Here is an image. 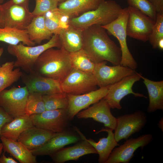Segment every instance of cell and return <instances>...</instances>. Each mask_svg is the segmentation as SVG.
I'll return each mask as SVG.
<instances>
[{
	"label": "cell",
	"mask_w": 163,
	"mask_h": 163,
	"mask_svg": "<svg viewBox=\"0 0 163 163\" xmlns=\"http://www.w3.org/2000/svg\"><path fill=\"white\" fill-rule=\"evenodd\" d=\"M102 0H67L59 4L58 8L70 18L75 17L96 9Z\"/></svg>",
	"instance_id": "obj_22"
},
{
	"label": "cell",
	"mask_w": 163,
	"mask_h": 163,
	"mask_svg": "<svg viewBox=\"0 0 163 163\" xmlns=\"http://www.w3.org/2000/svg\"><path fill=\"white\" fill-rule=\"evenodd\" d=\"M158 126L159 128H160L162 132L163 131V118L162 117L159 120L158 124Z\"/></svg>",
	"instance_id": "obj_41"
},
{
	"label": "cell",
	"mask_w": 163,
	"mask_h": 163,
	"mask_svg": "<svg viewBox=\"0 0 163 163\" xmlns=\"http://www.w3.org/2000/svg\"><path fill=\"white\" fill-rule=\"evenodd\" d=\"M153 139V136L151 134L127 139L123 144L113 149L105 163H129L138 148L140 147L142 150Z\"/></svg>",
	"instance_id": "obj_14"
},
{
	"label": "cell",
	"mask_w": 163,
	"mask_h": 163,
	"mask_svg": "<svg viewBox=\"0 0 163 163\" xmlns=\"http://www.w3.org/2000/svg\"><path fill=\"white\" fill-rule=\"evenodd\" d=\"M69 53L72 68L92 73L96 63L82 49Z\"/></svg>",
	"instance_id": "obj_30"
},
{
	"label": "cell",
	"mask_w": 163,
	"mask_h": 163,
	"mask_svg": "<svg viewBox=\"0 0 163 163\" xmlns=\"http://www.w3.org/2000/svg\"><path fill=\"white\" fill-rule=\"evenodd\" d=\"M34 125L30 116L25 114L14 118L2 127L0 136L17 141L20 135L26 129Z\"/></svg>",
	"instance_id": "obj_25"
},
{
	"label": "cell",
	"mask_w": 163,
	"mask_h": 163,
	"mask_svg": "<svg viewBox=\"0 0 163 163\" xmlns=\"http://www.w3.org/2000/svg\"><path fill=\"white\" fill-rule=\"evenodd\" d=\"M12 3L29 8V0H10Z\"/></svg>",
	"instance_id": "obj_40"
},
{
	"label": "cell",
	"mask_w": 163,
	"mask_h": 163,
	"mask_svg": "<svg viewBox=\"0 0 163 163\" xmlns=\"http://www.w3.org/2000/svg\"><path fill=\"white\" fill-rule=\"evenodd\" d=\"M61 47L58 35L53 34L48 41L43 44L29 46L21 43L16 45H9L7 51L10 54L16 57L14 67L21 68L29 73L33 72L37 59L43 52L50 48Z\"/></svg>",
	"instance_id": "obj_4"
},
{
	"label": "cell",
	"mask_w": 163,
	"mask_h": 163,
	"mask_svg": "<svg viewBox=\"0 0 163 163\" xmlns=\"http://www.w3.org/2000/svg\"><path fill=\"white\" fill-rule=\"evenodd\" d=\"M72 68L69 53L62 47L51 48L38 57L32 72L61 82Z\"/></svg>",
	"instance_id": "obj_2"
},
{
	"label": "cell",
	"mask_w": 163,
	"mask_h": 163,
	"mask_svg": "<svg viewBox=\"0 0 163 163\" xmlns=\"http://www.w3.org/2000/svg\"><path fill=\"white\" fill-rule=\"evenodd\" d=\"M26 30L30 39L38 44L45 40H49L53 35L46 26L44 14L34 17Z\"/></svg>",
	"instance_id": "obj_27"
},
{
	"label": "cell",
	"mask_w": 163,
	"mask_h": 163,
	"mask_svg": "<svg viewBox=\"0 0 163 163\" xmlns=\"http://www.w3.org/2000/svg\"><path fill=\"white\" fill-rule=\"evenodd\" d=\"M157 13H163V0H149Z\"/></svg>",
	"instance_id": "obj_38"
},
{
	"label": "cell",
	"mask_w": 163,
	"mask_h": 163,
	"mask_svg": "<svg viewBox=\"0 0 163 163\" xmlns=\"http://www.w3.org/2000/svg\"><path fill=\"white\" fill-rule=\"evenodd\" d=\"M122 8L114 1L102 0L96 9L70 18L69 25L82 30L93 25H105L115 20Z\"/></svg>",
	"instance_id": "obj_3"
},
{
	"label": "cell",
	"mask_w": 163,
	"mask_h": 163,
	"mask_svg": "<svg viewBox=\"0 0 163 163\" xmlns=\"http://www.w3.org/2000/svg\"><path fill=\"white\" fill-rule=\"evenodd\" d=\"M23 81L29 92H37L44 95L62 92L61 82L34 72L24 76Z\"/></svg>",
	"instance_id": "obj_18"
},
{
	"label": "cell",
	"mask_w": 163,
	"mask_h": 163,
	"mask_svg": "<svg viewBox=\"0 0 163 163\" xmlns=\"http://www.w3.org/2000/svg\"><path fill=\"white\" fill-rule=\"evenodd\" d=\"M0 27H3L2 22V7L1 4H0Z\"/></svg>",
	"instance_id": "obj_43"
},
{
	"label": "cell",
	"mask_w": 163,
	"mask_h": 163,
	"mask_svg": "<svg viewBox=\"0 0 163 163\" xmlns=\"http://www.w3.org/2000/svg\"><path fill=\"white\" fill-rule=\"evenodd\" d=\"M83 30L70 25L62 30L58 34L61 47L69 53L82 49Z\"/></svg>",
	"instance_id": "obj_24"
},
{
	"label": "cell",
	"mask_w": 163,
	"mask_h": 163,
	"mask_svg": "<svg viewBox=\"0 0 163 163\" xmlns=\"http://www.w3.org/2000/svg\"><path fill=\"white\" fill-rule=\"evenodd\" d=\"M147 89L149 102L147 111L152 113L163 110V81H155L142 77Z\"/></svg>",
	"instance_id": "obj_26"
},
{
	"label": "cell",
	"mask_w": 163,
	"mask_h": 163,
	"mask_svg": "<svg viewBox=\"0 0 163 163\" xmlns=\"http://www.w3.org/2000/svg\"><path fill=\"white\" fill-rule=\"evenodd\" d=\"M0 163H18V162L11 157H7L4 152L0 156Z\"/></svg>",
	"instance_id": "obj_39"
},
{
	"label": "cell",
	"mask_w": 163,
	"mask_h": 163,
	"mask_svg": "<svg viewBox=\"0 0 163 163\" xmlns=\"http://www.w3.org/2000/svg\"><path fill=\"white\" fill-rule=\"evenodd\" d=\"M3 27L26 30L34 17L29 8L14 4L9 1L1 4Z\"/></svg>",
	"instance_id": "obj_11"
},
{
	"label": "cell",
	"mask_w": 163,
	"mask_h": 163,
	"mask_svg": "<svg viewBox=\"0 0 163 163\" xmlns=\"http://www.w3.org/2000/svg\"><path fill=\"white\" fill-rule=\"evenodd\" d=\"M111 108L103 99L88 108L79 112L76 115L79 119H92L102 123L105 127L114 130L115 128L117 118L112 114Z\"/></svg>",
	"instance_id": "obj_17"
},
{
	"label": "cell",
	"mask_w": 163,
	"mask_h": 163,
	"mask_svg": "<svg viewBox=\"0 0 163 163\" xmlns=\"http://www.w3.org/2000/svg\"><path fill=\"white\" fill-rule=\"evenodd\" d=\"M30 117L34 126L54 133L61 132L72 127L67 109L46 110Z\"/></svg>",
	"instance_id": "obj_6"
},
{
	"label": "cell",
	"mask_w": 163,
	"mask_h": 163,
	"mask_svg": "<svg viewBox=\"0 0 163 163\" xmlns=\"http://www.w3.org/2000/svg\"><path fill=\"white\" fill-rule=\"evenodd\" d=\"M97 84L92 73L72 68L61 82L63 92L67 94H81L95 90Z\"/></svg>",
	"instance_id": "obj_9"
},
{
	"label": "cell",
	"mask_w": 163,
	"mask_h": 163,
	"mask_svg": "<svg viewBox=\"0 0 163 163\" xmlns=\"http://www.w3.org/2000/svg\"><path fill=\"white\" fill-rule=\"evenodd\" d=\"M4 2V0H0V4H1L3 3Z\"/></svg>",
	"instance_id": "obj_47"
},
{
	"label": "cell",
	"mask_w": 163,
	"mask_h": 163,
	"mask_svg": "<svg viewBox=\"0 0 163 163\" xmlns=\"http://www.w3.org/2000/svg\"><path fill=\"white\" fill-rule=\"evenodd\" d=\"M104 61L95 64L92 73L97 86L104 87L113 85L136 72L120 65L110 66Z\"/></svg>",
	"instance_id": "obj_13"
},
{
	"label": "cell",
	"mask_w": 163,
	"mask_h": 163,
	"mask_svg": "<svg viewBox=\"0 0 163 163\" xmlns=\"http://www.w3.org/2000/svg\"><path fill=\"white\" fill-rule=\"evenodd\" d=\"M158 48L161 50H163V39L159 40L158 44Z\"/></svg>",
	"instance_id": "obj_42"
},
{
	"label": "cell",
	"mask_w": 163,
	"mask_h": 163,
	"mask_svg": "<svg viewBox=\"0 0 163 163\" xmlns=\"http://www.w3.org/2000/svg\"><path fill=\"white\" fill-rule=\"evenodd\" d=\"M82 140L79 135L72 126L68 129L57 133L43 145L30 151L36 156H51L65 146L76 143Z\"/></svg>",
	"instance_id": "obj_15"
},
{
	"label": "cell",
	"mask_w": 163,
	"mask_h": 163,
	"mask_svg": "<svg viewBox=\"0 0 163 163\" xmlns=\"http://www.w3.org/2000/svg\"><path fill=\"white\" fill-rule=\"evenodd\" d=\"M29 93L25 86L5 89L0 93V107L13 118L24 115Z\"/></svg>",
	"instance_id": "obj_10"
},
{
	"label": "cell",
	"mask_w": 163,
	"mask_h": 163,
	"mask_svg": "<svg viewBox=\"0 0 163 163\" xmlns=\"http://www.w3.org/2000/svg\"><path fill=\"white\" fill-rule=\"evenodd\" d=\"M4 152H7L21 163H36V156L30 150L21 143L0 136Z\"/></svg>",
	"instance_id": "obj_23"
},
{
	"label": "cell",
	"mask_w": 163,
	"mask_h": 163,
	"mask_svg": "<svg viewBox=\"0 0 163 163\" xmlns=\"http://www.w3.org/2000/svg\"><path fill=\"white\" fill-rule=\"evenodd\" d=\"M13 119L0 107V135L1 130L3 126L6 123L11 122Z\"/></svg>",
	"instance_id": "obj_37"
},
{
	"label": "cell",
	"mask_w": 163,
	"mask_h": 163,
	"mask_svg": "<svg viewBox=\"0 0 163 163\" xmlns=\"http://www.w3.org/2000/svg\"><path fill=\"white\" fill-rule=\"evenodd\" d=\"M92 154L97 153L87 141L82 139L73 146L63 147L50 157L55 163H63L70 160L77 161L83 156Z\"/></svg>",
	"instance_id": "obj_20"
},
{
	"label": "cell",
	"mask_w": 163,
	"mask_h": 163,
	"mask_svg": "<svg viewBox=\"0 0 163 163\" xmlns=\"http://www.w3.org/2000/svg\"><path fill=\"white\" fill-rule=\"evenodd\" d=\"M147 121L146 114L140 110L118 117L114 130L116 141L118 142L123 139L127 140L132 135L140 132Z\"/></svg>",
	"instance_id": "obj_12"
},
{
	"label": "cell",
	"mask_w": 163,
	"mask_h": 163,
	"mask_svg": "<svg viewBox=\"0 0 163 163\" xmlns=\"http://www.w3.org/2000/svg\"><path fill=\"white\" fill-rule=\"evenodd\" d=\"M4 48L3 47H0V58L4 52Z\"/></svg>",
	"instance_id": "obj_45"
},
{
	"label": "cell",
	"mask_w": 163,
	"mask_h": 163,
	"mask_svg": "<svg viewBox=\"0 0 163 163\" xmlns=\"http://www.w3.org/2000/svg\"><path fill=\"white\" fill-rule=\"evenodd\" d=\"M61 14V11L57 8L49 11L44 14L46 26L53 34L58 35L61 30L59 28Z\"/></svg>",
	"instance_id": "obj_33"
},
{
	"label": "cell",
	"mask_w": 163,
	"mask_h": 163,
	"mask_svg": "<svg viewBox=\"0 0 163 163\" xmlns=\"http://www.w3.org/2000/svg\"><path fill=\"white\" fill-rule=\"evenodd\" d=\"M57 133L34 126L24 131L17 141L31 150L43 145Z\"/></svg>",
	"instance_id": "obj_21"
},
{
	"label": "cell",
	"mask_w": 163,
	"mask_h": 163,
	"mask_svg": "<svg viewBox=\"0 0 163 163\" xmlns=\"http://www.w3.org/2000/svg\"><path fill=\"white\" fill-rule=\"evenodd\" d=\"M14 62H6L0 66V93L17 82L23 75L20 68L14 69Z\"/></svg>",
	"instance_id": "obj_29"
},
{
	"label": "cell",
	"mask_w": 163,
	"mask_h": 163,
	"mask_svg": "<svg viewBox=\"0 0 163 163\" xmlns=\"http://www.w3.org/2000/svg\"><path fill=\"white\" fill-rule=\"evenodd\" d=\"M109 86L100 88L99 89L81 94H68L69 105L67 110L70 120H72L81 111L103 98L108 92Z\"/></svg>",
	"instance_id": "obj_16"
},
{
	"label": "cell",
	"mask_w": 163,
	"mask_h": 163,
	"mask_svg": "<svg viewBox=\"0 0 163 163\" xmlns=\"http://www.w3.org/2000/svg\"><path fill=\"white\" fill-rule=\"evenodd\" d=\"M127 18V7L122 8L117 18L114 21L102 26L108 33L116 37L119 43L121 53L120 65L135 70L137 67V64L127 43L126 27Z\"/></svg>",
	"instance_id": "obj_5"
},
{
	"label": "cell",
	"mask_w": 163,
	"mask_h": 163,
	"mask_svg": "<svg viewBox=\"0 0 163 163\" xmlns=\"http://www.w3.org/2000/svg\"><path fill=\"white\" fill-rule=\"evenodd\" d=\"M163 39V13H157L156 18L149 41L153 49L158 48V44Z\"/></svg>",
	"instance_id": "obj_34"
},
{
	"label": "cell",
	"mask_w": 163,
	"mask_h": 163,
	"mask_svg": "<svg viewBox=\"0 0 163 163\" xmlns=\"http://www.w3.org/2000/svg\"><path fill=\"white\" fill-rule=\"evenodd\" d=\"M46 110L67 109L69 105L68 94L64 92L43 95Z\"/></svg>",
	"instance_id": "obj_31"
},
{
	"label": "cell",
	"mask_w": 163,
	"mask_h": 163,
	"mask_svg": "<svg viewBox=\"0 0 163 163\" xmlns=\"http://www.w3.org/2000/svg\"><path fill=\"white\" fill-rule=\"evenodd\" d=\"M129 6L135 8L155 21L157 13L149 0H126Z\"/></svg>",
	"instance_id": "obj_35"
},
{
	"label": "cell",
	"mask_w": 163,
	"mask_h": 163,
	"mask_svg": "<svg viewBox=\"0 0 163 163\" xmlns=\"http://www.w3.org/2000/svg\"><path fill=\"white\" fill-rule=\"evenodd\" d=\"M36 5L32 13L35 17L44 14L47 12L58 8L56 0H35Z\"/></svg>",
	"instance_id": "obj_36"
},
{
	"label": "cell",
	"mask_w": 163,
	"mask_h": 163,
	"mask_svg": "<svg viewBox=\"0 0 163 163\" xmlns=\"http://www.w3.org/2000/svg\"><path fill=\"white\" fill-rule=\"evenodd\" d=\"M142 76L141 73L136 72L109 86L108 92L103 99L111 109H121V101L129 94H132L135 97L147 98L143 94L134 92L132 89L134 84L141 79Z\"/></svg>",
	"instance_id": "obj_8"
},
{
	"label": "cell",
	"mask_w": 163,
	"mask_h": 163,
	"mask_svg": "<svg viewBox=\"0 0 163 163\" xmlns=\"http://www.w3.org/2000/svg\"><path fill=\"white\" fill-rule=\"evenodd\" d=\"M45 110L43 95L37 92H29L25 107V114L30 116L41 113Z\"/></svg>",
	"instance_id": "obj_32"
},
{
	"label": "cell",
	"mask_w": 163,
	"mask_h": 163,
	"mask_svg": "<svg viewBox=\"0 0 163 163\" xmlns=\"http://www.w3.org/2000/svg\"><path fill=\"white\" fill-rule=\"evenodd\" d=\"M82 49L95 63L108 61L114 65H120V48L109 37L101 25H93L83 30Z\"/></svg>",
	"instance_id": "obj_1"
},
{
	"label": "cell",
	"mask_w": 163,
	"mask_h": 163,
	"mask_svg": "<svg viewBox=\"0 0 163 163\" xmlns=\"http://www.w3.org/2000/svg\"><path fill=\"white\" fill-rule=\"evenodd\" d=\"M127 8V36L144 42L149 40L155 21L135 8Z\"/></svg>",
	"instance_id": "obj_7"
},
{
	"label": "cell",
	"mask_w": 163,
	"mask_h": 163,
	"mask_svg": "<svg viewBox=\"0 0 163 163\" xmlns=\"http://www.w3.org/2000/svg\"><path fill=\"white\" fill-rule=\"evenodd\" d=\"M0 41L9 45H16L21 43L27 46H34L35 43L29 38L26 30L9 27H0Z\"/></svg>",
	"instance_id": "obj_28"
},
{
	"label": "cell",
	"mask_w": 163,
	"mask_h": 163,
	"mask_svg": "<svg viewBox=\"0 0 163 163\" xmlns=\"http://www.w3.org/2000/svg\"><path fill=\"white\" fill-rule=\"evenodd\" d=\"M3 149V146L2 144L0 143V156L2 152V150Z\"/></svg>",
	"instance_id": "obj_44"
},
{
	"label": "cell",
	"mask_w": 163,
	"mask_h": 163,
	"mask_svg": "<svg viewBox=\"0 0 163 163\" xmlns=\"http://www.w3.org/2000/svg\"><path fill=\"white\" fill-rule=\"evenodd\" d=\"M75 130L79 135L82 139L87 141L96 150L99 155L98 162L99 163H105L113 149L119 144L115 140L113 130L105 127L97 132V134L103 131L106 132L107 137L100 138L97 142L91 138L87 139L77 127L72 126Z\"/></svg>",
	"instance_id": "obj_19"
},
{
	"label": "cell",
	"mask_w": 163,
	"mask_h": 163,
	"mask_svg": "<svg viewBox=\"0 0 163 163\" xmlns=\"http://www.w3.org/2000/svg\"><path fill=\"white\" fill-rule=\"evenodd\" d=\"M59 4L65 2L67 0H56Z\"/></svg>",
	"instance_id": "obj_46"
}]
</instances>
